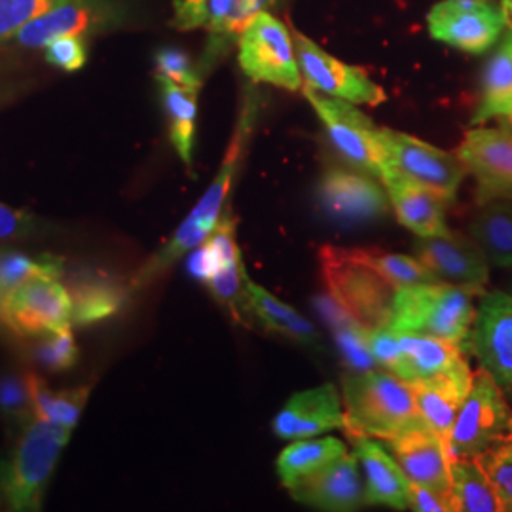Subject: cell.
Instances as JSON below:
<instances>
[{
  "label": "cell",
  "instance_id": "17",
  "mask_svg": "<svg viewBox=\"0 0 512 512\" xmlns=\"http://www.w3.org/2000/svg\"><path fill=\"white\" fill-rule=\"evenodd\" d=\"M387 446L410 482L450 497L452 459L448 444L421 416L406 425L397 437L387 440Z\"/></svg>",
  "mask_w": 512,
  "mask_h": 512
},
{
  "label": "cell",
  "instance_id": "49",
  "mask_svg": "<svg viewBox=\"0 0 512 512\" xmlns=\"http://www.w3.org/2000/svg\"><path fill=\"white\" fill-rule=\"evenodd\" d=\"M505 122H507V128H512V112L505 118Z\"/></svg>",
  "mask_w": 512,
  "mask_h": 512
},
{
  "label": "cell",
  "instance_id": "14",
  "mask_svg": "<svg viewBox=\"0 0 512 512\" xmlns=\"http://www.w3.org/2000/svg\"><path fill=\"white\" fill-rule=\"evenodd\" d=\"M458 156L475 177L480 205L512 200V128L469 129Z\"/></svg>",
  "mask_w": 512,
  "mask_h": 512
},
{
  "label": "cell",
  "instance_id": "46",
  "mask_svg": "<svg viewBox=\"0 0 512 512\" xmlns=\"http://www.w3.org/2000/svg\"><path fill=\"white\" fill-rule=\"evenodd\" d=\"M18 92V86L14 82H8V80L0 78V109L6 107L8 103H12Z\"/></svg>",
  "mask_w": 512,
  "mask_h": 512
},
{
  "label": "cell",
  "instance_id": "25",
  "mask_svg": "<svg viewBox=\"0 0 512 512\" xmlns=\"http://www.w3.org/2000/svg\"><path fill=\"white\" fill-rule=\"evenodd\" d=\"M65 287L73 300V325L90 327L103 323L126 306L129 289L120 279L93 268H78L65 274Z\"/></svg>",
  "mask_w": 512,
  "mask_h": 512
},
{
  "label": "cell",
  "instance_id": "51",
  "mask_svg": "<svg viewBox=\"0 0 512 512\" xmlns=\"http://www.w3.org/2000/svg\"><path fill=\"white\" fill-rule=\"evenodd\" d=\"M0 311H2V294H0Z\"/></svg>",
  "mask_w": 512,
  "mask_h": 512
},
{
  "label": "cell",
  "instance_id": "10",
  "mask_svg": "<svg viewBox=\"0 0 512 512\" xmlns=\"http://www.w3.org/2000/svg\"><path fill=\"white\" fill-rule=\"evenodd\" d=\"M378 137L387 152L389 165L399 169L408 179L437 192L448 203L456 200L459 186L467 175V167L458 154L431 147L420 139L395 129L378 128Z\"/></svg>",
  "mask_w": 512,
  "mask_h": 512
},
{
  "label": "cell",
  "instance_id": "19",
  "mask_svg": "<svg viewBox=\"0 0 512 512\" xmlns=\"http://www.w3.org/2000/svg\"><path fill=\"white\" fill-rule=\"evenodd\" d=\"M258 112H260V97H258V93L249 90V93L243 97V105L239 109L234 135H232V141L226 150V156L220 164L219 173L211 186L207 188V192L203 194L202 200L186 217V219L200 224L207 232H213L222 213L228 209L226 202H228L230 192L236 183L239 167L245 158L247 147L253 139L256 122H258Z\"/></svg>",
  "mask_w": 512,
  "mask_h": 512
},
{
  "label": "cell",
  "instance_id": "42",
  "mask_svg": "<svg viewBox=\"0 0 512 512\" xmlns=\"http://www.w3.org/2000/svg\"><path fill=\"white\" fill-rule=\"evenodd\" d=\"M44 59L48 65L65 73L80 71L88 63V42L82 35H67L52 40L44 48Z\"/></svg>",
  "mask_w": 512,
  "mask_h": 512
},
{
  "label": "cell",
  "instance_id": "44",
  "mask_svg": "<svg viewBox=\"0 0 512 512\" xmlns=\"http://www.w3.org/2000/svg\"><path fill=\"white\" fill-rule=\"evenodd\" d=\"M222 268H224L222 258L207 239L192 253L190 260H188V272L203 283H207L213 275L219 274Z\"/></svg>",
  "mask_w": 512,
  "mask_h": 512
},
{
  "label": "cell",
  "instance_id": "20",
  "mask_svg": "<svg viewBox=\"0 0 512 512\" xmlns=\"http://www.w3.org/2000/svg\"><path fill=\"white\" fill-rule=\"evenodd\" d=\"M319 202L334 219L366 222L380 219L389 211L385 188L365 171L330 167L319 183Z\"/></svg>",
  "mask_w": 512,
  "mask_h": 512
},
{
  "label": "cell",
  "instance_id": "40",
  "mask_svg": "<svg viewBox=\"0 0 512 512\" xmlns=\"http://www.w3.org/2000/svg\"><path fill=\"white\" fill-rule=\"evenodd\" d=\"M490 478L503 511L512 512V440L497 444L486 454L475 458Z\"/></svg>",
  "mask_w": 512,
  "mask_h": 512
},
{
  "label": "cell",
  "instance_id": "39",
  "mask_svg": "<svg viewBox=\"0 0 512 512\" xmlns=\"http://www.w3.org/2000/svg\"><path fill=\"white\" fill-rule=\"evenodd\" d=\"M156 63V80H171L179 86L186 88H202L203 73L202 65H196L192 57L179 50V48H160L154 55Z\"/></svg>",
  "mask_w": 512,
  "mask_h": 512
},
{
  "label": "cell",
  "instance_id": "37",
  "mask_svg": "<svg viewBox=\"0 0 512 512\" xmlns=\"http://www.w3.org/2000/svg\"><path fill=\"white\" fill-rule=\"evenodd\" d=\"M0 418L19 433L29 421L35 420L27 370H6L0 374Z\"/></svg>",
  "mask_w": 512,
  "mask_h": 512
},
{
  "label": "cell",
  "instance_id": "47",
  "mask_svg": "<svg viewBox=\"0 0 512 512\" xmlns=\"http://www.w3.org/2000/svg\"><path fill=\"white\" fill-rule=\"evenodd\" d=\"M253 6L256 8V12H260V10H270V8H275L277 4H281L283 0H249Z\"/></svg>",
  "mask_w": 512,
  "mask_h": 512
},
{
  "label": "cell",
  "instance_id": "15",
  "mask_svg": "<svg viewBox=\"0 0 512 512\" xmlns=\"http://www.w3.org/2000/svg\"><path fill=\"white\" fill-rule=\"evenodd\" d=\"M120 21V10L105 0H65L21 27L8 42L18 48H46L52 40L67 35L90 37L109 31ZM6 42V44H8Z\"/></svg>",
  "mask_w": 512,
  "mask_h": 512
},
{
  "label": "cell",
  "instance_id": "1",
  "mask_svg": "<svg viewBox=\"0 0 512 512\" xmlns=\"http://www.w3.org/2000/svg\"><path fill=\"white\" fill-rule=\"evenodd\" d=\"M344 412L349 437H397L418 414L408 382L384 370H359L344 378Z\"/></svg>",
  "mask_w": 512,
  "mask_h": 512
},
{
  "label": "cell",
  "instance_id": "3",
  "mask_svg": "<svg viewBox=\"0 0 512 512\" xmlns=\"http://www.w3.org/2000/svg\"><path fill=\"white\" fill-rule=\"evenodd\" d=\"M476 294L446 281L399 287L389 329L439 336L463 348L475 321Z\"/></svg>",
  "mask_w": 512,
  "mask_h": 512
},
{
  "label": "cell",
  "instance_id": "35",
  "mask_svg": "<svg viewBox=\"0 0 512 512\" xmlns=\"http://www.w3.org/2000/svg\"><path fill=\"white\" fill-rule=\"evenodd\" d=\"M349 251L361 262H365L368 266H372L374 270H378L380 274L384 275L385 279H389L397 287L439 281L421 264L418 258L384 253V251H376V249H349Z\"/></svg>",
  "mask_w": 512,
  "mask_h": 512
},
{
  "label": "cell",
  "instance_id": "45",
  "mask_svg": "<svg viewBox=\"0 0 512 512\" xmlns=\"http://www.w3.org/2000/svg\"><path fill=\"white\" fill-rule=\"evenodd\" d=\"M408 509L416 512H454L450 497L439 494L431 488L410 482L408 490Z\"/></svg>",
  "mask_w": 512,
  "mask_h": 512
},
{
  "label": "cell",
  "instance_id": "13",
  "mask_svg": "<svg viewBox=\"0 0 512 512\" xmlns=\"http://www.w3.org/2000/svg\"><path fill=\"white\" fill-rule=\"evenodd\" d=\"M465 344L480 366L494 376L503 393L512 399L511 294H482Z\"/></svg>",
  "mask_w": 512,
  "mask_h": 512
},
{
  "label": "cell",
  "instance_id": "18",
  "mask_svg": "<svg viewBox=\"0 0 512 512\" xmlns=\"http://www.w3.org/2000/svg\"><path fill=\"white\" fill-rule=\"evenodd\" d=\"M414 253L421 264L439 281L469 287L484 293L490 268L488 258L475 239L446 232L414 241Z\"/></svg>",
  "mask_w": 512,
  "mask_h": 512
},
{
  "label": "cell",
  "instance_id": "4",
  "mask_svg": "<svg viewBox=\"0 0 512 512\" xmlns=\"http://www.w3.org/2000/svg\"><path fill=\"white\" fill-rule=\"evenodd\" d=\"M321 272L330 296L365 329H389L397 285L349 249L325 245L319 251Z\"/></svg>",
  "mask_w": 512,
  "mask_h": 512
},
{
  "label": "cell",
  "instance_id": "33",
  "mask_svg": "<svg viewBox=\"0 0 512 512\" xmlns=\"http://www.w3.org/2000/svg\"><path fill=\"white\" fill-rule=\"evenodd\" d=\"M27 380L31 389L35 418L50 421L73 431L84 412V406L90 399L92 385L52 391L33 370H27Z\"/></svg>",
  "mask_w": 512,
  "mask_h": 512
},
{
  "label": "cell",
  "instance_id": "30",
  "mask_svg": "<svg viewBox=\"0 0 512 512\" xmlns=\"http://www.w3.org/2000/svg\"><path fill=\"white\" fill-rule=\"evenodd\" d=\"M469 236L497 268H512V202L482 203L469 222Z\"/></svg>",
  "mask_w": 512,
  "mask_h": 512
},
{
  "label": "cell",
  "instance_id": "6",
  "mask_svg": "<svg viewBox=\"0 0 512 512\" xmlns=\"http://www.w3.org/2000/svg\"><path fill=\"white\" fill-rule=\"evenodd\" d=\"M239 67L255 82L296 92L302 88L294 42L289 29L268 10L256 12L238 38Z\"/></svg>",
  "mask_w": 512,
  "mask_h": 512
},
{
  "label": "cell",
  "instance_id": "34",
  "mask_svg": "<svg viewBox=\"0 0 512 512\" xmlns=\"http://www.w3.org/2000/svg\"><path fill=\"white\" fill-rule=\"evenodd\" d=\"M65 262L59 256H31L16 249H0V294L4 296L31 279H63Z\"/></svg>",
  "mask_w": 512,
  "mask_h": 512
},
{
  "label": "cell",
  "instance_id": "38",
  "mask_svg": "<svg viewBox=\"0 0 512 512\" xmlns=\"http://www.w3.org/2000/svg\"><path fill=\"white\" fill-rule=\"evenodd\" d=\"M27 353L35 365L50 372L71 370L78 363L80 355L71 329L31 338V346L27 348Z\"/></svg>",
  "mask_w": 512,
  "mask_h": 512
},
{
  "label": "cell",
  "instance_id": "9",
  "mask_svg": "<svg viewBox=\"0 0 512 512\" xmlns=\"http://www.w3.org/2000/svg\"><path fill=\"white\" fill-rule=\"evenodd\" d=\"M0 323L21 340L73 327V300L59 279H31L2 296Z\"/></svg>",
  "mask_w": 512,
  "mask_h": 512
},
{
  "label": "cell",
  "instance_id": "22",
  "mask_svg": "<svg viewBox=\"0 0 512 512\" xmlns=\"http://www.w3.org/2000/svg\"><path fill=\"white\" fill-rule=\"evenodd\" d=\"M473 370L465 357L435 376L410 382L418 414L437 435L448 442L459 408L469 395Z\"/></svg>",
  "mask_w": 512,
  "mask_h": 512
},
{
  "label": "cell",
  "instance_id": "2",
  "mask_svg": "<svg viewBox=\"0 0 512 512\" xmlns=\"http://www.w3.org/2000/svg\"><path fill=\"white\" fill-rule=\"evenodd\" d=\"M71 433L67 427L38 418L23 427L10 458L0 461V484L8 511L42 509L48 482Z\"/></svg>",
  "mask_w": 512,
  "mask_h": 512
},
{
  "label": "cell",
  "instance_id": "28",
  "mask_svg": "<svg viewBox=\"0 0 512 512\" xmlns=\"http://www.w3.org/2000/svg\"><path fill=\"white\" fill-rule=\"evenodd\" d=\"M512 112V31H509L494 55L486 63L482 74L480 103L471 120L473 126H482L494 118L505 120Z\"/></svg>",
  "mask_w": 512,
  "mask_h": 512
},
{
  "label": "cell",
  "instance_id": "29",
  "mask_svg": "<svg viewBox=\"0 0 512 512\" xmlns=\"http://www.w3.org/2000/svg\"><path fill=\"white\" fill-rule=\"evenodd\" d=\"M160 99L169 124V141L186 167H192L196 120H198V88L179 86L171 80H158Z\"/></svg>",
  "mask_w": 512,
  "mask_h": 512
},
{
  "label": "cell",
  "instance_id": "11",
  "mask_svg": "<svg viewBox=\"0 0 512 512\" xmlns=\"http://www.w3.org/2000/svg\"><path fill=\"white\" fill-rule=\"evenodd\" d=\"M431 37L469 54L488 52L501 37L505 12L486 0H444L427 16Z\"/></svg>",
  "mask_w": 512,
  "mask_h": 512
},
{
  "label": "cell",
  "instance_id": "21",
  "mask_svg": "<svg viewBox=\"0 0 512 512\" xmlns=\"http://www.w3.org/2000/svg\"><path fill=\"white\" fill-rule=\"evenodd\" d=\"M332 429H346L344 403L332 384L294 393L274 420V433L283 440L311 439Z\"/></svg>",
  "mask_w": 512,
  "mask_h": 512
},
{
  "label": "cell",
  "instance_id": "41",
  "mask_svg": "<svg viewBox=\"0 0 512 512\" xmlns=\"http://www.w3.org/2000/svg\"><path fill=\"white\" fill-rule=\"evenodd\" d=\"M63 2L65 0H0V44H6L29 21Z\"/></svg>",
  "mask_w": 512,
  "mask_h": 512
},
{
  "label": "cell",
  "instance_id": "12",
  "mask_svg": "<svg viewBox=\"0 0 512 512\" xmlns=\"http://www.w3.org/2000/svg\"><path fill=\"white\" fill-rule=\"evenodd\" d=\"M294 50L306 86L329 97L344 99L353 105L376 107L385 101V92L370 76L321 50L310 38L294 33Z\"/></svg>",
  "mask_w": 512,
  "mask_h": 512
},
{
  "label": "cell",
  "instance_id": "8",
  "mask_svg": "<svg viewBox=\"0 0 512 512\" xmlns=\"http://www.w3.org/2000/svg\"><path fill=\"white\" fill-rule=\"evenodd\" d=\"M368 348L376 365L384 366L408 384L444 372L463 359L459 344L421 332L370 330Z\"/></svg>",
  "mask_w": 512,
  "mask_h": 512
},
{
  "label": "cell",
  "instance_id": "48",
  "mask_svg": "<svg viewBox=\"0 0 512 512\" xmlns=\"http://www.w3.org/2000/svg\"><path fill=\"white\" fill-rule=\"evenodd\" d=\"M503 12H505V18L512 25V0H503Z\"/></svg>",
  "mask_w": 512,
  "mask_h": 512
},
{
  "label": "cell",
  "instance_id": "5",
  "mask_svg": "<svg viewBox=\"0 0 512 512\" xmlns=\"http://www.w3.org/2000/svg\"><path fill=\"white\" fill-rule=\"evenodd\" d=\"M512 410L503 389L486 368L473 372V384L454 421L448 454L450 459L478 458L509 440Z\"/></svg>",
  "mask_w": 512,
  "mask_h": 512
},
{
  "label": "cell",
  "instance_id": "43",
  "mask_svg": "<svg viewBox=\"0 0 512 512\" xmlns=\"http://www.w3.org/2000/svg\"><path fill=\"white\" fill-rule=\"evenodd\" d=\"M40 230L42 226L35 215L27 211L10 209L0 203V241L31 238L35 234H40Z\"/></svg>",
  "mask_w": 512,
  "mask_h": 512
},
{
  "label": "cell",
  "instance_id": "27",
  "mask_svg": "<svg viewBox=\"0 0 512 512\" xmlns=\"http://www.w3.org/2000/svg\"><path fill=\"white\" fill-rule=\"evenodd\" d=\"M247 298L251 317H255L264 329L285 336L300 346L321 348L319 332L306 317H302L289 304L281 302L274 294L268 293L264 287L256 285L251 279H247Z\"/></svg>",
  "mask_w": 512,
  "mask_h": 512
},
{
  "label": "cell",
  "instance_id": "31",
  "mask_svg": "<svg viewBox=\"0 0 512 512\" xmlns=\"http://www.w3.org/2000/svg\"><path fill=\"white\" fill-rule=\"evenodd\" d=\"M346 454V444L332 437L294 440L277 458V475L281 484L291 490L306 476L317 473Z\"/></svg>",
  "mask_w": 512,
  "mask_h": 512
},
{
  "label": "cell",
  "instance_id": "16",
  "mask_svg": "<svg viewBox=\"0 0 512 512\" xmlns=\"http://www.w3.org/2000/svg\"><path fill=\"white\" fill-rule=\"evenodd\" d=\"M256 14L249 0H173L171 25L181 31L203 29L211 35L203 57V73L226 52L230 40H238L241 31Z\"/></svg>",
  "mask_w": 512,
  "mask_h": 512
},
{
  "label": "cell",
  "instance_id": "32",
  "mask_svg": "<svg viewBox=\"0 0 512 512\" xmlns=\"http://www.w3.org/2000/svg\"><path fill=\"white\" fill-rule=\"evenodd\" d=\"M450 503L454 512H499L503 505L480 463L473 458L452 459Z\"/></svg>",
  "mask_w": 512,
  "mask_h": 512
},
{
  "label": "cell",
  "instance_id": "7",
  "mask_svg": "<svg viewBox=\"0 0 512 512\" xmlns=\"http://www.w3.org/2000/svg\"><path fill=\"white\" fill-rule=\"evenodd\" d=\"M304 95L327 129L336 152L355 169L380 179L389 160L374 122L344 99L315 92L310 86L304 88Z\"/></svg>",
  "mask_w": 512,
  "mask_h": 512
},
{
  "label": "cell",
  "instance_id": "50",
  "mask_svg": "<svg viewBox=\"0 0 512 512\" xmlns=\"http://www.w3.org/2000/svg\"><path fill=\"white\" fill-rule=\"evenodd\" d=\"M4 505V492H2V484H0V507Z\"/></svg>",
  "mask_w": 512,
  "mask_h": 512
},
{
  "label": "cell",
  "instance_id": "52",
  "mask_svg": "<svg viewBox=\"0 0 512 512\" xmlns=\"http://www.w3.org/2000/svg\"><path fill=\"white\" fill-rule=\"evenodd\" d=\"M0 78H2V61H0Z\"/></svg>",
  "mask_w": 512,
  "mask_h": 512
},
{
  "label": "cell",
  "instance_id": "26",
  "mask_svg": "<svg viewBox=\"0 0 512 512\" xmlns=\"http://www.w3.org/2000/svg\"><path fill=\"white\" fill-rule=\"evenodd\" d=\"M355 458L365 473L366 505H387L397 511L408 509L410 480L401 465L370 437H353Z\"/></svg>",
  "mask_w": 512,
  "mask_h": 512
},
{
  "label": "cell",
  "instance_id": "36",
  "mask_svg": "<svg viewBox=\"0 0 512 512\" xmlns=\"http://www.w3.org/2000/svg\"><path fill=\"white\" fill-rule=\"evenodd\" d=\"M247 279L249 277L245 272L243 260L239 258L234 264L224 266L219 274L213 275L205 283L213 294V298L224 308H228L232 317L243 325H249L247 321L251 319L249 298H247Z\"/></svg>",
  "mask_w": 512,
  "mask_h": 512
},
{
  "label": "cell",
  "instance_id": "53",
  "mask_svg": "<svg viewBox=\"0 0 512 512\" xmlns=\"http://www.w3.org/2000/svg\"><path fill=\"white\" fill-rule=\"evenodd\" d=\"M509 440H512V433H511V437H509Z\"/></svg>",
  "mask_w": 512,
  "mask_h": 512
},
{
  "label": "cell",
  "instance_id": "24",
  "mask_svg": "<svg viewBox=\"0 0 512 512\" xmlns=\"http://www.w3.org/2000/svg\"><path fill=\"white\" fill-rule=\"evenodd\" d=\"M380 181L384 183L389 203L399 222L420 238L440 236L450 232L444 217V205L437 192L408 179L399 169L385 167Z\"/></svg>",
  "mask_w": 512,
  "mask_h": 512
},
{
  "label": "cell",
  "instance_id": "23",
  "mask_svg": "<svg viewBox=\"0 0 512 512\" xmlns=\"http://www.w3.org/2000/svg\"><path fill=\"white\" fill-rule=\"evenodd\" d=\"M294 501L321 511H357L365 505V488L359 475V461L355 456L330 463L317 473L306 476L291 490Z\"/></svg>",
  "mask_w": 512,
  "mask_h": 512
}]
</instances>
